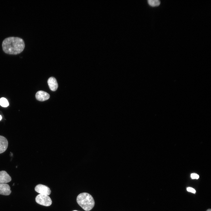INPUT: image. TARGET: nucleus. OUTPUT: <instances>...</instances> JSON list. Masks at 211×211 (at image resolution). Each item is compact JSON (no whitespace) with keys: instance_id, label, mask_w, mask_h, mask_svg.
<instances>
[{"instance_id":"9d476101","label":"nucleus","mask_w":211,"mask_h":211,"mask_svg":"<svg viewBox=\"0 0 211 211\" xmlns=\"http://www.w3.org/2000/svg\"><path fill=\"white\" fill-rule=\"evenodd\" d=\"M149 4L152 6H159L160 4V1L159 0H148Z\"/></svg>"},{"instance_id":"6e6552de","label":"nucleus","mask_w":211,"mask_h":211,"mask_svg":"<svg viewBox=\"0 0 211 211\" xmlns=\"http://www.w3.org/2000/svg\"><path fill=\"white\" fill-rule=\"evenodd\" d=\"M8 141L4 137L0 135V154L4 152L8 146Z\"/></svg>"},{"instance_id":"ddd939ff","label":"nucleus","mask_w":211,"mask_h":211,"mask_svg":"<svg viewBox=\"0 0 211 211\" xmlns=\"http://www.w3.org/2000/svg\"><path fill=\"white\" fill-rule=\"evenodd\" d=\"M187 190L189 192L192 193H195L196 192V191L195 189L191 187H188L187 188Z\"/></svg>"},{"instance_id":"39448f33","label":"nucleus","mask_w":211,"mask_h":211,"mask_svg":"<svg viewBox=\"0 0 211 211\" xmlns=\"http://www.w3.org/2000/svg\"><path fill=\"white\" fill-rule=\"evenodd\" d=\"M36 99L40 101H44L49 98L50 95L47 93L42 91H38L35 95Z\"/></svg>"},{"instance_id":"0eeeda50","label":"nucleus","mask_w":211,"mask_h":211,"mask_svg":"<svg viewBox=\"0 0 211 211\" xmlns=\"http://www.w3.org/2000/svg\"><path fill=\"white\" fill-rule=\"evenodd\" d=\"M11 193L10 187L8 184L0 183V194L8 195H9Z\"/></svg>"},{"instance_id":"f257e3e1","label":"nucleus","mask_w":211,"mask_h":211,"mask_svg":"<svg viewBox=\"0 0 211 211\" xmlns=\"http://www.w3.org/2000/svg\"><path fill=\"white\" fill-rule=\"evenodd\" d=\"M25 43L19 38L11 37L5 38L3 41L2 47L6 53L12 55L20 53L23 50Z\"/></svg>"},{"instance_id":"4468645a","label":"nucleus","mask_w":211,"mask_h":211,"mask_svg":"<svg viewBox=\"0 0 211 211\" xmlns=\"http://www.w3.org/2000/svg\"><path fill=\"white\" fill-rule=\"evenodd\" d=\"M2 116L0 115V120H1L2 119Z\"/></svg>"},{"instance_id":"dca6fc26","label":"nucleus","mask_w":211,"mask_h":211,"mask_svg":"<svg viewBox=\"0 0 211 211\" xmlns=\"http://www.w3.org/2000/svg\"><path fill=\"white\" fill-rule=\"evenodd\" d=\"M73 211H78L76 210H73Z\"/></svg>"},{"instance_id":"f8f14e48","label":"nucleus","mask_w":211,"mask_h":211,"mask_svg":"<svg viewBox=\"0 0 211 211\" xmlns=\"http://www.w3.org/2000/svg\"><path fill=\"white\" fill-rule=\"evenodd\" d=\"M191 177L193 179H198L199 178V176L195 173H192L191 174Z\"/></svg>"},{"instance_id":"2eb2a0df","label":"nucleus","mask_w":211,"mask_h":211,"mask_svg":"<svg viewBox=\"0 0 211 211\" xmlns=\"http://www.w3.org/2000/svg\"><path fill=\"white\" fill-rule=\"evenodd\" d=\"M206 211H211V210L210 209H208Z\"/></svg>"},{"instance_id":"1a4fd4ad","label":"nucleus","mask_w":211,"mask_h":211,"mask_svg":"<svg viewBox=\"0 0 211 211\" xmlns=\"http://www.w3.org/2000/svg\"><path fill=\"white\" fill-rule=\"evenodd\" d=\"M47 83L51 90L55 91L57 90L58 85L56 80L54 77H50L47 81Z\"/></svg>"},{"instance_id":"f03ea898","label":"nucleus","mask_w":211,"mask_h":211,"mask_svg":"<svg viewBox=\"0 0 211 211\" xmlns=\"http://www.w3.org/2000/svg\"><path fill=\"white\" fill-rule=\"evenodd\" d=\"M76 201L79 205L84 210L89 211L94 206L95 202L92 196L88 193H83L77 196Z\"/></svg>"},{"instance_id":"423d86ee","label":"nucleus","mask_w":211,"mask_h":211,"mask_svg":"<svg viewBox=\"0 0 211 211\" xmlns=\"http://www.w3.org/2000/svg\"><path fill=\"white\" fill-rule=\"evenodd\" d=\"M11 180V177L6 171H0V183H6L10 182Z\"/></svg>"},{"instance_id":"20e7f679","label":"nucleus","mask_w":211,"mask_h":211,"mask_svg":"<svg viewBox=\"0 0 211 211\" xmlns=\"http://www.w3.org/2000/svg\"><path fill=\"white\" fill-rule=\"evenodd\" d=\"M35 191L40 194L48 195L51 193L50 189L47 186L41 184L37 185L35 187Z\"/></svg>"},{"instance_id":"9b49d317","label":"nucleus","mask_w":211,"mask_h":211,"mask_svg":"<svg viewBox=\"0 0 211 211\" xmlns=\"http://www.w3.org/2000/svg\"><path fill=\"white\" fill-rule=\"evenodd\" d=\"M0 105L3 107H7L9 105V103L5 98H2L0 99Z\"/></svg>"},{"instance_id":"7ed1b4c3","label":"nucleus","mask_w":211,"mask_h":211,"mask_svg":"<svg viewBox=\"0 0 211 211\" xmlns=\"http://www.w3.org/2000/svg\"><path fill=\"white\" fill-rule=\"evenodd\" d=\"M35 201L38 203L43 206H48L52 203V201L48 195L39 194L36 197Z\"/></svg>"}]
</instances>
